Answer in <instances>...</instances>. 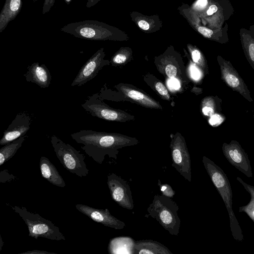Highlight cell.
<instances>
[{
  "mask_svg": "<svg viewBox=\"0 0 254 254\" xmlns=\"http://www.w3.org/2000/svg\"><path fill=\"white\" fill-rule=\"evenodd\" d=\"M71 137L77 143L82 144L81 149L99 164L103 162L106 156L117 159L119 149L138 143L135 138L91 129L81 130L72 133Z\"/></svg>",
  "mask_w": 254,
  "mask_h": 254,
  "instance_id": "obj_1",
  "label": "cell"
},
{
  "mask_svg": "<svg viewBox=\"0 0 254 254\" xmlns=\"http://www.w3.org/2000/svg\"><path fill=\"white\" fill-rule=\"evenodd\" d=\"M62 32L73 36L90 40L127 41L128 35L117 27L94 20H85L67 24Z\"/></svg>",
  "mask_w": 254,
  "mask_h": 254,
  "instance_id": "obj_2",
  "label": "cell"
},
{
  "mask_svg": "<svg viewBox=\"0 0 254 254\" xmlns=\"http://www.w3.org/2000/svg\"><path fill=\"white\" fill-rule=\"evenodd\" d=\"M202 163L225 204L230 217L232 235L234 239L241 241L243 239L242 231L232 210V190L227 176L218 166L206 157H203Z\"/></svg>",
  "mask_w": 254,
  "mask_h": 254,
  "instance_id": "obj_3",
  "label": "cell"
},
{
  "mask_svg": "<svg viewBox=\"0 0 254 254\" xmlns=\"http://www.w3.org/2000/svg\"><path fill=\"white\" fill-rule=\"evenodd\" d=\"M179 206L172 198L155 194L147 208L148 216L156 219L171 235L178 236L181 227Z\"/></svg>",
  "mask_w": 254,
  "mask_h": 254,
  "instance_id": "obj_4",
  "label": "cell"
},
{
  "mask_svg": "<svg viewBox=\"0 0 254 254\" xmlns=\"http://www.w3.org/2000/svg\"><path fill=\"white\" fill-rule=\"evenodd\" d=\"M10 207L20 215L27 225L29 237L36 239L43 238L56 241L65 240L59 228L52 221L42 217L39 214L29 212L24 207Z\"/></svg>",
  "mask_w": 254,
  "mask_h": 254,
  "instance_id": "obj_5",
  "label": "cell"
},
{
  "mask_svg": "<svg viewBox=\"0 0 254 254\" xmlns=\"http://www.w3.org/2000/svg\"><path fill=\"white\" fill-rule=\"evenodd\" d=\"M51 141L57 158L66 170L80 177L88 175L89 170L84 161L85 157L80 151L55 135L52 136Z\"/></svg>",
  "mask_w": 254,
  "mask_h": 254,
  "instance_id": "obj_6",
  "label": "cell"
},
{
  "mask_svg": "<svg viewBox=\"0 0 254 254\" xmlns=\"http://www.w3.org/2000/svg\"><path fill=\"white\" fill-rule=\"evenodd\" d=\"M178 10L192 28L203 37L220 44H226L229 41L227 23L223 27L218 29L205 26L198 15L187 3H182L178 7Z\"/></svg>",
  "mask_w": 254,
  "mask_h": 254,
  "instance_id": "obj_7",
  "label": "cell"
},
{
  "mask_svg": "<svg viewBox=\"0 0 254 254\" xmlns=\"http://www.w3.org/2000/svg\"><path fill=\"white\" fill-rule=\"evenodd\" d=\"M234 13L229 0H210L207 8L198 16L204 25L211 28H221Z\"/></svg>",
  "mask_w": 254,
  "mask_h": 254,
  "instance_id": "obj_8",
  "label": "cell"
},
{
  "mask_svg": "<svg viewBox=\"0 0 254 254\" xmlns=\"http://www.w3.org/2000/svg\"><path fill=\"white\" fill-rule=\"evenodd\" d=\"M172 166L185 179L189 182L191 180V169L190 155L184 138L176 134L170 144Z\"/></svg>",
  "mask_w": 254,
  "mask_h": 254,
  "instance_id": "obj_9",
  "label": "cell"
},
{
  "mask_svg": "<svg viewBox=\"0 0 254 254\" xmlns=\"http://www.w3.org/2000/svg\"><path fill=\"white\" fill-rule=\"evenodd\" d=\"M217 60L220 66L221 78L233 90L238 92L249 102H252L250 91L243 78L234 67L230 61L221 56Z\"/></svg>",
  "mask_w": 254,
  "mask_h": 254,
  "instance_id": "obj_10",
  "label": "cell"
},
{
  "mask_svg": "<svg viewBox=\"0 0 254 254\" xmlns=\"http://www.w3.org/2000/svg\"><path fill=\"white\" fill-rule=\"evenodd\" d=\"M107 185L112 198L119 206L132 210L134 203L130 186L128 183L115 173L107 176Z\"/></svg>",
  "mask_w": 254,
  "mask_h": 254,
  "instance_id": "obj_11",
  "label": "cell"
},
{
  "mask_svg": "<svg viewBox=\"0 0 254 254\" xmlns=\"http://www.w3.org/2000/svg\"><path fill=\"white\" fill-rule=\"evenodd\" d=\"M81 106L92 116L105 120L122 122L126 117L122 112L105 104L99 93L89 96Z\"/></svg>",
  "mask_w": 254,
  "mask_h": 254,
  "instance_id": "obj_12",
  "label": "cell"
},
{
  "mask_svg": "<svg viewBox=\"0 0 254 254\" xmlns=\"http://www.w3.org/2000/svg\"><path fill=\"white\" fill-rule=\"evenodd\" d=\"M105 56L104 48H101L81 67L71 86H81L94 78L102 67L109 63L104 59Z\"/></svg>",
  "mask_w": 254,
  "mask_h": 254,
  "instance_id": "obj_13",
  "label": "cell"
},
{
  "mask_svg": "<svg viewBox=\"0 0 254 254\" xmlns=\"http://www.w3.org/2000/svg\"><path fill=\"white\" fill-rule=\"evenodd\" d=\"M223 153L228 160L248 177H252L250 161L248 155L239 143L232 140L222 145Z\"/></svg>",
  "mask_w": 254,
  "mask_h": 254,
  "instance_id": "obj_14",
  "label": "cell"
},
{
  "mask_svg": "<svg viewBox=\"0 0 254 254\" xmlns=\"http://www.w3.org/2000/svg\"><path fill=\"white\" fill-rule=\"evenodd\" d=\"M75 208L94 221L102 224L105 226L116 230L123 229L126 224L124 222L112 215L108 209H97L91 206L77 204Z\"/></svg>",
  "mask_w": 254,
  "mask_h": 254,
  "instance_id": "obj_15",
  "label": "cell"
},
{
  "mask_svg": "<svg viewBox=\"0 0 254 254\" xmlns=\"http://www.w3.org/2000/svg\"><path fill=\"white\" fill-rule=\"evenodd\" d=\"M30 117L26 113L17 114L15 119L3 132L0 145H4L19 137L24 136L30 128Z\"/></svg>",
  "mask_w": 254,
  "mask_h": 254,
  "instance_id": "obj_16",
  "label": "cell"
},
{
  "mask_svg": "<svg viewBox=\"0 0 254 254\" xmlns=\"http://www.w3.org/2000/svg\"><path fill=\"white\" fill-rule=\"evenodd\" d=\"M131 20L142 31L150 34L160 30L163 26L161 19L157 14L146 15L135 11L129 13Z\"/></svg>",
  "mask_w": 254,
  "mask_h": 254,
  "instance_id": "obj_17",
  "label": "cell"
},
{
  "mask_svg": "<svg viewBox=\"0 0 254 254\" xmlns=\"http://www.w3.org/2000/svg\"><path fill=\"white\" fill-rule=\"evenodd\" d=\"M28 82L34 83L41 88H47L51 83L52 76L50 71L45 64L40 65L38 62L34 63L27 67L24 75Z\"/></svg>",
  "mask_w": 254,
  "mask_h": 254,
  "instance_id": "obj_18",
  "label": "cell"
},
{
  "mask_svg": "<svg viewBox=\"0 0 254 254\" xmlns=\"http://www.w3.org/2000/svg\"><path fill=\"white\" fill-rule=\"evenodd\" d=\"M134 254H173L165 246L158 242L145 240L134 241Z\"/></svg>",
  "mask_w": 254,
  "mask_h": 254,
  "instance_id": "obj_19",
  "label": "cell"
},
{
  "mask_svg": "<svg viewBox=\"0 0 254 254\" xmlns=\"http://www.w3.org/2000/svg\"><path fill=\"white\" fill-rule=\"evenodd\" d=\"M40 168L42 176L49 183L61 188L65 186L64 179L48 158L45 156L40 157Z\"/></svg>",
  "mask_w": 254,
  "mask_h": 254,
  "instance_id": "obj_20",
  "label": "cell"
},
{
  "mask_svg": "<svg viewBox=\"0 0 254 254\" xmlns=\"http://www.w3.org/2000/svg\"><path fill=\"white\" fill-rule=\"evenodd\" d=\"M22 4V0H5L0 13V32L19 13Z\"/></svg>",
  "mask_w": 254,
  "mask_h": 254,
  "instance_id": "obj_21",
  "label": "cell"
},
{
  "mask_svg": "<svg viewBox=\"0 0 254 254\" xmlns=\"http://www.w3.org/2000/svg\"><path fill=\"white\" fill-rule=\"evenodd\" d=\"M240 41L245 57L254 70V25L240 30Z\"/></svg>",
  "mask_w": 254,
  "mask_h": 254,
  "instance_id": "obj_22",
  "label": "cell"
},
{
  "mask_svg": "<svg viewBox=\"0 0 254 254\" xmlns=\"http://www.w3.org/2000/svg\"><path fill=\"white\" fill-rule=\"evenodd\" d=\"M120 90L128 98L143 106L152 108H161V106L157 102L139 91L125 86H121Z\"/></svg>",
  "mask_w": 254,
  "mask_h": 254,
  "instance_id": "obj_23",
  "label": "cell"
},
{
  "mask_svg": "<svg viewBox=\"0 0 254 254\" xmlns=\"http://www.w3.org/2000/svg\"><path fill=\"white\" fill-rule=\"evenodd\" d=\"M25 136H22L13 141L4 145L0 149V166L11 159L22 146Z\"/></svg>",
  "mask_w": 254,
  "mask_h": 254,
  "instance_id": "obj_24",
  "label": "cell"
},
{
  "mask_svg": "<svg viewBox=\"0 0 254 254\" xmlns=\"http://www.w3.org/2000/svg\"><path fill=\"white\" fill-rule=\"evenodd\" d=\"M222 100L217 96H208L201 101V110L202 114L209 117L216 113L221 112Z\"/></svg>",
  "mask_w": 254,
  "mask_h": 254,
  "instance_id": "obj_25",
  "label": "cell"
},
{
  "mask_svg": "<svg viewBox=\"0 0 254 254\" xmlns=\"http://www.w3.org/2000/svg\"><path fill=\"white\" fill-rule=\"evenodd\" d=\"M237 179L243 185L251 196L249 203L246 206L240 207L239 211L246 212L254 222V187L245 183L239 177H237Z\"/></svg>",
  "mask_w": 254,
  "mask_h": 254,
  "instance_id": "obj_26",
  "label": "cell"
},
{
  "mask_svg": "<svg viewBox=\"0 0 254 254\" xmlns=\"http://www.w3.org/2000/svg\"><path fill=\"white\" fill-rule=\"evenodd\" d=\"M187 47L193 62L204 69L205 71L207 70L206 61L202 52L197 47L191 44H188Z\"/></svg>",
  "mask_w": 254,
  "mask_h": 254,
  "instance_id": "obj_27",
  "label": "cell"
},
{
  "mask_svg": "<svg viewBox=\"0 0 254 254\" xmlns=\"http://www.w3.org/2000/svg\"><path fill=\"white\" fill-rule=\"evenodd\" d=\"M131 54V50L129 48L122 47L114 55L111 62L114 64H121L125 63Z\"/></svg>",
  "mask_w": 254,
  "mask_h": 254,
  "instance_id": "obj_28",
  "label": "cell"
},
{
  "mask_svg": "<svg viewBox=\"0 0 254 254\" xmlns=\"http://www.w3.org/2000/svg\"><path fill=\"white\" fill-rule=\"evenodd\" d=\"M209 3L210 0H195L190 6L199 15L207 8Z\"/></svg>",
  "mask_w": 254,
  "mask_h": 254,
  "instance_id": "obj_29",
  "label": "cell"
},
{
  "mask_svg": "<svg viewBox=\"0 0 254 254\" xmlns=\"http://www.w3.org/2000/svg\"><path fill=\"white\" fill-rule=\"evenodd\" d=\"M225 116L221 112L216 113L209 117L208 123L213 127H216L220 125L225 120Z\"/></svg>",
  "mask_w": 254,
  "mask_h": 254,
  "instance_id": "obj_30",
  "label": "cell"
},
{
  "mask_svg": "<svg viewBox=\"0 0 254 254\" xmlns=\"http://www.w3.org/2000/svg\"><path fill=\"white\" fill-rule=\"evenodd\" d=\"M157 184L162 194L171 198H173L175 195V191L170 185L166 183L162 184L159 179L158 180Z\"/></svg>",
  "mask_w": 254,
  "mask_h": 254,
  "instance_id": "obj_31",
  "label": "cell"
},
{
  "mask_svg": "<svg viewBox=\"0 0 254 254\" xmlns=\"http://www.w3.org/2000/svg\"><path fill=\"white\" fill-rule=\"evenodd\" d=\"M155 87L156 90L161 95L167 99L169 98L168 90L162 83L160 82H156Z\"/></svg>",
  "mask_w": 254,
  "mask_h": 254,
  "instance_id": "obj_32",
  "label": "cell"
},
{
  "mask_svg": "<svg viewBox=\"0 0 254 254\" xmlns=\"http://www.w3.org/2000/svg\"><path fill=\"white\" fill-rule=\"evenodd\" d=\"M165 72L168 77L173 78L175 77L177 75V69L176 66L169 64L165 67Z\"/></svg>",
  "mask_w": 254,
  "mask_h": 254,
  "instance_id": "obj_33",
  "label": "cell"
},
{
  "mask_svg": "<svg viewBox=\"0 0 254 254\" xmlns=\"http://www.w3.org/2000/svg\"><path fill=\"white\" fill-rule=\"evenodd\" d=\"M56 0H44L42 13L45 14L48 12L54 5Z\"/></svg>",
  "mask_w": 254,
  "mask_h": 254,
  "instance_id": "obj_34",
  "label": "cell"
},
{
  "mask_svg": "<svg viewBox=\"0 0 254 254\" xmlns=\"http://www.w3.org/2000/svg\"><path fill=\"white\" fill-rule=\"evenodd\" d=\"M192 77L195 80H198L201 77V74L198 69L195 66L192 65L190 68Z\"/></svg>",
  "mask_w": 254,
  "mask_h": 254,
  "instance_id": "obj_35",
  "label": "cell"
},
{
  "mask_svg": "<svg viewBox=\"0 0 254 254\" xmlns=\"http://www.w3.org/2000/svg\"><path fill=\"white\" fill-rule=\"evenodd\" d=\"M19 254H56L55 253H50L46 251L42 250H32L25 252Z\"/></svg>",
  "mask_w": 254,
  "mask_h": 254,
  "instance_id": "obj_36",
  "label": "cell"
},
{
  "mask_svg": "<svg viewBox=\"0 0 254 254\" xmlns=\"http://www.w3.org/2000/svg\"><path fill=\"white\" fill-rule=\"evenodd\" d=\"M173 78H172V79L169 81V85L171 88L174 89H177L180 87L179 82L178 80Z\"/></svg>",
  "mask_w": 254,
  "mask_h": 254,
  "instance_id": "obj_37",
  "label": "cell"
},
{
  "mask_svg": "<svg viewBox=\"0 0 254 254\" xmlns=\"http://www.w3.org/2000/svg\"><path fill=\"white\" fill-rule=\"evenodd\" d=\"M101 0H88L86 3V7H91L97 4Z\"/></svg>",
  "mask_w": 254,
  "mask_h": 254,
  "instance_id": "obj_38",
  "label": "cell"
},
{
  "mask_svg": "<svg viewBox=\"0 0 254 254\" xmlns=\"http://www.w3.org/2000/svg\"><path fill=\"white\" fill-rule=\"evenodd\" d=\"M72 0H64L65 2L67 4H69Z\"/></svg>",
  "mask_w": 254,
  "mask_h": 254,
  "instance_id": "obj_39",
  "label": "cell"
},
{
  "mask_svg": "<svg viewBox=\"0 0 254 254\" xmlns=\"http://www.w3.org/2000/svg\"><path fill=\"white\" fill-rule=\"evenodd\" d=\"M34 2L37 1V0H32Z\"/></svg>",
  "mask_w": 254,
  "mask_h": 254,
  "instance_id": "obj_40",
  "label": "cell"
}]
</instances>
